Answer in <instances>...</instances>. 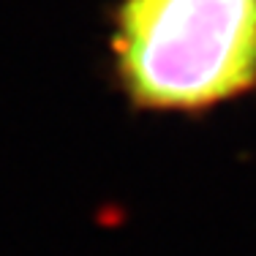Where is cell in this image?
<instances>
[{
  "mask_svg": "<svg viewBox=\"0 0 256 256\" xmlns=\"http://www.w3.org/2000/svg\"><path fill=\"white\" fill-rule=\"evenodd\" d=\"M114 50L139 104L224 101L256 82V0H126Z\"/></svg>",
  "mask_w": 256,
  "mask_h": 256,
  "instance_id": "cell-1",
  "label": "cell"
}]
</instances>
